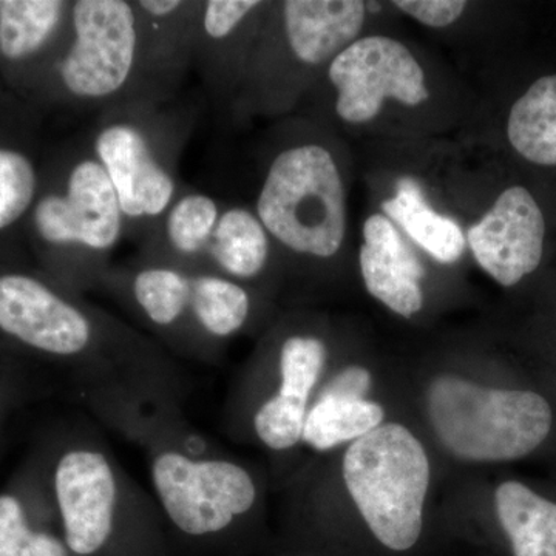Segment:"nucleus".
<instances>
[{"label": "nucleus", "instance_id": "f257e3e1", "mask_svg": "<svg viewBox=\"0 0 556 556\" xmlns=\"http://www.w3.org/2000/svg\"><path fill=\"white\" fill-rule=\"evenodd\" d=\"M0 334L46 365L87 412L116 401L182 408L188 379L148 334L86 298L25 273L0 274Z\"/></svg>", "mask_w": 556, "mask_h": 556}, {"label": "nucleus", "instance_id": "f03ea898", "mask_svg": "<svg viewBox=\"0 0 556 556\" xmlns=\"http://www.w3.org/2000/svg\"><path fill=\"white\" fill-rule=\"evenodd\" d=\"M129 439L148 463L164 521L192 540L225 535L258 506L257 481L190 426L185 408L113 402L90 413Z\"/></svg>", "mask_w": 556, "mask_h": 556}, {"label": "nucleus", "instance_id": "7ed1b4c3", "mask_svg": "<svg viewBox=\"0 0 556 556\" xmlns=\"http://www.w3.org/2000/svg\"><path fill=\"white\" fill-rule=\"evenodd\" d=\"M102 291L172 357L211 365L223 343L247 328L248 288L217 274L137 258L112 266Z\"/></svg>", "mask_w": 556, "mask_h": 556}, {"label": "nucleus", "instance_id": "20e7f679", "mask_svg": "<svg viewBox=\"0 0 556 556\" xmlns=\"http://www.w3.org/2000/svg\"><path fill=\"white\" fill-rule=\"evenodd\" d=\"M47 484L73 555L98 556L126 532L149 533L164 521L155 497L121 466L90 422L67 428L47 466Z\"/></svg>", "mask_w": 556, "mask_h": 556}, {"label": "nucleus", "instance_id": "39448f33", "mask_svg": "<svg viewBox=\"0 0 556 556\" xmlns=\"http://www.w3.org/2000/svg\"><path fill=\"white\" fill-rule=\"evenodd\" d=\"M166 104L129 102L104 110L89 146L118 195L127 232L144 237L179 193L178 160L189 126Z\"/></svg>", "mask_w": 556, "mask_h": 556}, {"label": "nucleus", "instance_id": "423d86ee", "mask_svg": "<svg viewBox=\"0 0 556 556\" xmlns=\"http://www.w3.org/2000/svg\"><path fill=\"white\" fill-rule=\"evenodd\" d=\"M33 229L64 257V288L80 295L100 289L127 226L115 188L89 142L68 161L60 185L33 204Z\"/></svg>", "mask_w": 556, "mask_h": 556}, {"label": "nucleus", "instance_id": "0eeeda50", "mask_svg": "<svg viewBox=\"0 0 556 556\" xmlns=\"http://www.w3.org/2000/svg\"><path fill=\"white\" fill-rule=\"evenodd\" d=\"M58 86L83 110L139 102L142 33L134 0H75L64 46L54 62Z\"/></svg>", "mask_w": 556, "mask_h": 556}, {"label": "nucleus", "instance_id": "6e6552de", "mask_svg": "<svg viewBox=\"0 0 556 556\" xmlns=\"http://www.w3.org/2000/svg\"><path fill=\"white\" fill-rule=\"evenodd\" d=\"M434 433L450 453L475 463H503L535 452L552 430L551 405L533 391L495 390L441 376L428 390Z\"/></svg>", "mask_w": 556, "mask_h": 556}, {"label": "nucleus", "instance_id": "1a4fd4ad", "mask_svg": "<svg viewBox=\"0 0 556 556\" xmlns=\"http://www.w3.org/2000/svg\"><path fill=\"white\" fill-rule=\"evenodd\" d=\"M343 481L379 543L409 551L422 533L430 460L401 424H383L354 441L343 456Z\"/></svg>", "mask_w": 556, "mask_h": 556}, {"label": "nucleus", "instance_id": "9d476101", "mask_svg": "<svg viewBox=\"0 0 556 556\" xmlns=\"http://www.w3.org/2000/svg\"><path fill=\"white\" fill-rule=\"evenodd\" d=\"M257 217L295 254L328 258L345 239V192L336 161L318 144L278 153L260 189Z\"/></svg>", "mask_w": 556, "mask_h": 556}, {"label": "nucleus", "instance_id": "9b49d317", "mask_svg": "<svg viewBox=\"0 0 556 556\" xmlns=\"http://www.w3.org/2000/svg\"><path fill=\"white\" fill-rule=\"evenodd\" d=\"M329 80L338 89L340 118L353 124L375 119L388 98L415 108L430 97L412 51L386 36L354 40L332 60Z\"/></svg>", "mask_w": 556, "mask_h": 556}, {"label": "nucleus", "instance_id": "f8f14e48", "mask_svg": "<svg viewBox=\"0 0 556 556\" xmlns=\"http://www.w3.org/2000/svg\"><path fill=\"white\" fill-rule=\"evenodd\" d=\"M327 364L324 340L289 334L278 345L273 387L247 416L248 428L270 452H288L303 439L311 397Z\"/></svg>", "mask_w": 556, "mask_h": 556}, {"label": "nucleus", "instance_id": "ddd939ff", "mask_svg": "<svg viewBox=\"0 0 556 556\" xmlns=\"http://www.w3.org/2000/svg\"><path fill=\"white\" fill-rule=\"evenodd\" d=\"M546 223L525 188L501 193L481 222L468 229L475 258L503 287H514L540 266Z\"/></svg>", "mask_w": 556, "mask_h": 556}, {"label": "nucleus", "instance_id": "4468645a", "mask_svg": "<svg viewBox=\"0 0 556 556\" xmlns=\"http://www.w3.org/2000/svg\"><path fill=\"white\" fill-rule=\"evenodd\" d=\"M142 33V87L139 102L166 104L192 68L193 38L201 2L137 0Z\"/></svg>", "mask_w": 556, "mask_h": 556}, {"label": "nucleus", "instance_id": "2eb2a0df", "mask_svg": "<svg viewBox=\"0 0 556 556\" xmlns=\"http://www.w3.org/2000/svg\"><path fill=\"white\" fill-rule=\"evenodd\" d=\"M358 260L372 298L402 317H412L422 308L420 283L426 269L390 218L372 215L365 222Z\"/></svg>", "mask_w": 556, "mask_h": 556}, {"label": "nucleus", "instance_id": "dca6fc26", "mask_svg": "<svg viewBox=\"0 0 556 556\" xmlns=\"http://www.w3.org/2000/svg\"><path fill=\"white\" fill-rule=\"evenodd\" d=\"M285 39L305 65L338 58L357 38L365 21L361 0H288L281 3Z\"/></svg>", "mask_w": 556, "mask_h": 556}, {"label": "nucleus", "instance_id": "f3484780", "mask_svg": "<svg viewBox=\"0 0 556 556\" xmlns=\"http://www.w3.org/2000/svg\"><path fill=\"white\" fill-rule=\"evenodd\" d=\"M222 206L211 193L181 189L163 218L142 237L139 258L203 270Z\"/></svg>", "mask_w": 556, "mask_h": 556}, {"label": "nucleus", "instance_id": "a211bd4d", "mask_svg": "<svg viewBox=\"0 0 556 556\" xmlns=\"http://www.w3.org/2000/svg\"><path fill=\"white\" fill-rule=\"evenodd\" d=\"M269 254V233L257 214L243 206L225 207L212 232L203 270L243 285L262 276Z\"/></svg>", "mask_w": 556, "mask_h": 556}, {"label": "nucleus", "instance_id": "6ab92c4d", "mask_svg": "<svg viewBox=\"0 0 556 556\" xmlns=\"http://www.w3.org/2000/svg\"><path fill=\"white\" fill-rule=\"evenodd\" d=\"M73 2L0 0V56L11 64L30 61L67 36Z\"/></svg>", "mask_w": 556, "mask_h": 556}, {"label": "nucleus", "instance_id": "aec40b11", "mask_svg": "<svg viewBox=\"0 0 556 556\" xmlns=\"http://www.w3.org/2000/svg\"><path fill=\"white\" fill-rule=\"evenodd\" d=\"M497 519L514 556H556V504L529 486L507 481L496 489Z\"/></svg>", "mask_w": 556, "mask_h": 556}, {"label": "nucleus", "instance_id": "412c9836", "mask_svg": "<svg viewBox=\"0 0 556 556\" xmlns=\"http://www.w3.org/2000/svg\"><path fill=\"white\" fill-rule=\"evenodd\" d=\"M382 208L387 218L396 222L438 262L452 265L464 254L463 230L452 218L439 215L430 207L415 178L399 179L396 195L383 201Z\"/></svg>", "mask_w": 556, "mask_h": 556}, {"label": "nucleus", "instance_id": "4be33fe9", "mask_svg": "<svg viewBox=\"0 0 556 556\" xmlns=\"http://www.w3.org/2000/svg\"><path fill=\"white\" fill-rule=\"evenodd\" d=\"M507 135L514 149L530 163L556 166V75L538 79L515 102Z\"/></svg>", "mask_w": 556, "mask_h": 556}, {"label": "nucleus", "instance_id": "5701e85b", "mask_svg": "<svg viewBox=\"0 0 556 556\" xmlns=\"http://www.w3.org/2000/svg\"><path fill=\"white\" fill-rule=\"evenodd\" d=\"M386 412L367 399H314L306 415L302 442L316 452L357 441L382 426Z\"/></svg>", "mask_w": 556, "mask_h": 556}, {"label": "nucleus", "instance_id": "b1692460", "mask_svg": "<svg viewBox=\"0 0 556 556\" xmlns=\"http://www.w3.org/2000/svg\"><path fill=\"white\" fill-rule=\"evenodd\" d=\"M38 189V170L30 156L21 150L0 148V230L25 217Z\"/></svg>", "mask_w": 556, "mask_h": 556}, {"label": "nucleus", "instance_id": "393cba45", "mask_svg": "<svg viewBox=\"0 0 556 556\" xmlns=\"http://www.w3.org/2000/svg\"><path fill=\"white\" fill-rule=\"evenodd\" d=\"M27 504L16 493L0 495V556H31L33 538Z\"/></svg>", "mask_w": 556, "mask_h": 556}, {"label": "nucleus", "instance_id": "a878e982", "mask_svg": "<svg viewBox=\"0 0 556 556\" xmlns=\"http://www.w3.org/2000/svg\"><path fill=\"white\" fill-rule=\"evenodd\" d=\"M399 10L428 27L442 28L453 24L466 10L464 0H397Z\"/></svg>", "mask_w": 556, "mask_h": 556}, {"label": "nucleus", "instance_id": "bb28decb", "mask_svg": "<svg viewBox=\"0 0 556 556\" xmlns=\"http://www.w3.org/2000/svg\"><path fill=\"white\" fill-rule=\"evenodd\" d=\"M371 387V375L365 368L342 369L318 391V399H365Z\"/></svg>", "mask_w": 556, "mask_h": 556}, {"label": "nucleus", "instance_id": "cd10ccee", "mask_svg": "<svg viewBox=\"0 0 556 556\" xmlns=\"http://www.w3.org/2000/svg\"><path fill=\"white\" fill-rule=\"evenodd\" d=\"M31 556H68V548L61 538L49 530H40L33 538Z\"/></svg>", "mask_w": 556, "mask_h": 556}]
</instances>
